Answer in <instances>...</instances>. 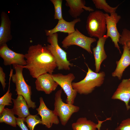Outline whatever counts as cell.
Segmentation results:
<instances>
[{
	"label": "cell",
	"mask_w": 130,
	"mask_h": 130,
	"mask_svg": "<svg viewBox=\"0 0 130 130\" xmlns=\"http://www.w3.org/2000/svg\"><path fill=\"white\" fill-rule=\"evenodd\" d=\"M25 55L26 64L24 68L28 70L33 78H36L46 73L52 74L57 67L54 57L46 46L32 45Z\"/></svg>",
	"instance_id": "6da1fadb"
},
{
	"label": "cell",
	"mask_w": 130,
	"mask_h": 130,
	"mask_svg": "<svg viewBox=\"0 0 130 130\" xmlns=\"http://www.w3.org/2000/svg\"><path fill=\"white\" fill-rule=\"evenodd\" d=\"M86 64L88 70L85 77L79 81L72 83L73 89L81 95L88 94L92 92L96 88L101 86L104 83L105 76L104 72H94Z\"/></svg>",
	"instance_id": "7a4b0ae2"
},
{
	"label": "cell",
	"mask_w": 130,
	"mask_h": 130,
	"mask_svg": "<svg viewBox=\"0 0 130 130\" xmlns=\"http://www.w3.org/2000/svg\"><path fill=\"white\" fill-rule=\"evenodd\" d=\"M86 29L90 37H102L107 32L105 13L99 10L91 12L88 16Z\"/></svg>",
	"instance_id": "3957f363"
},
{
	"label": "cell",
	"mask_w": 130,
	"mask_h": 130,
	"mask_svg": "<svg viewBox=\"0 0 130 130\" xmlns=\"http://www.w3.org/2000/svg\"><path fill=\"white\" fill-rule=\"evenodd\" d=\"M57 33L48 36L47 41L50 44L46 46L54 57L58 69L69 70L73 65L68 60L67 53L59 45Z\"/></svg>",
	"instance_id": "277c9868"
},
{
	"label": "cell",
	"mask_w": 130,
	"mask_h": 130,
	"mask_svg": "<svg viewBox=\"0 0 130 130\" xmlns=\"http://www.w3.org/2000/svg\"><path fill=\"white\" fill-rule=\"evenodd\" d=\"M13 66L15 73L12 74L11 78L13 82L15 84V91L18 95H21L23 97L27 102L29 108L34 109L36 106L35 103L31 99V87L26 83L23 74L24 67L18 65H14Z\"/></svg>",
	"instance_id": "5b68a950"
},
{
	"label": "cell",
	"mask_w": 130,
	"mask_h": 130,
	"mask_svg": "<svg viewBox=\"0 0 130 130\" xmlns=\"http://www.w3.org/2000/svg\"><path fill=\"white\" fill-rule=\"evenodd\" d=\"M62 90V88L58 90L55 94L53 111L59 117L62 124L65 126L72 114L79 111L80 108L73 104L65 103L63 101L61 98Z\"/></svg>",
	"instance_id": "8992f818"
},
{
	"label": "cell",
	"mask_w": 130,
	"mask_h": 130,
	"mask_svg": "<svg viewBox=\"0 0 130 130\" xmlns=\"http://www.w3.org/2000/svg\"><path fill=\"white\" fill-rule=\"evenodd\" d=\"M96 41L94 38L85 36L81 33L77 28L75 31L68 34L61 42L62 47L67 49L72 45L78 46L86 50L90 54H92L91 44Z\"/></svg>",
	"instance_id": "52a82bcc"
},
{
	"label": "cell",
	"mask_w": 130,
	"mask_h": 130,
	"mask_svg": "<svg viewBox=\"0 0 130 130\" xmlns=\"http://www.w3.org/2000/svg\"><path fill=\"white\" fill-rule=\"evenodd\" d=\"M52 76L54 80L61 87L66 94V103L73 104L77 93L72 86V82L75 78L74 74L72 73L66 75L58 73L52 74Z\"/></svg>",
	"instance_id": "ba28073f"
},
{
	"label": "cell",
	"mask_w": 130,
	"mask_h": 130,
	"mask_svg": "<svg viewBox=\"0 0 130 130\" xmlns=\"http://www.w3.org/2000/svg\"><path fill=\"white\" fill-rule=\"evenodd\" d=\"M107 33L105 35L108 38L110 37L114 43L115 46L121 52L118 43L121 35L118 32L117 27V24L121 19V16L116 12L110 14L105 13Z\"/></svg>",
	"instance_id": "9c48e42d"
},
{
	"label": "cell",
	"mask_w": 130,
	"mask_h": 130,
	"mask_svg": "<svg viewBox=\"0 0 130 130\" xmlns=\"http://www.w3.org/2000/svg\"><path fill=\"white\" fill-rule=\"evenodd\" d=\"M0 56L3 59L5 66L18 65L24 66L26 65L25 54L13 51L8 47L6 44L0 46Z\"/></svg>",
	"instance_id": "30bf717a"
},
{
	"label": "cell",
	"mask_w": 130,
	"mask_h": 130,
	"mask_svg": "<svg viewBox=\"0 0 130 130\" xmlns=\"http://www.w3.org/2000/svg\"><path fill=\"white\" fill-rule=\"evenodd\" d=\"M40 105L36 109L38 113L41 117L40 124L45 125L48 128H51L53 124H58L59 123L58 116L53 110L49 109L46 105L42 97L39 98Z\"/></svg>",
	"instance_id": "8fae6325"
},
{
	"label": "cell",
	"mask_w": 130,
	"mask_h": 130,
	"mask_svg": "<svg viewBox=\"0 0 130 130\" xmlns=\"http://www.w3.org/2000/svg\"><path fill=\"white\" fill-rule=\"evenodd\" d=\"M35 83L37 90L44 91L47 94L54 91L58 85L53 79L52 74L48 73L39 76L36 78Z\"/></svg>",
	"instance_id": "7c38bea8"
},
{
	"label": "cell",
	"mask_w": 130,
	"mask_h": 130,
	"mask_svg": "<svg viewBox=\"0 0 130 130\" xmlns=\"http://www.w3.org/2000/svg\"><path fill=\"white\" fill-rule=\"evenodd\" d=\"M111 99H118L125 103L127 110L130 109V78L124 79L118 85L113 93Z\"/></svg>",
	"instance_id": "4fadbf2b"
},
{
	"label": "cell",
	"mask_w": 130,
	"mask_h": 130,
	"mask_svg": "<svg viewBox=\"0 0 130 130\" xmlns=\"http://www.w3.org/2000/svg\"><path fill=\"white\" fill-rule=\"evenodd\" d=\"M0 25V46L6 44L12 38L11 31V22L6 13L1 12Z\"/></svg>",
	"instance_id": "5bb4252c"
},
{
	"label": "cell",
	"mask_w": 130,
	"mask_h": 130,
	"mask_svg": "<svg viewBox=\"0 0 130 130\" xmlns=\"http://www.w3.org/2000/svg\"><path fill=\"white\" fill-rule=\"evenodd\" d=\"M81 21L79 18L75 19L70 22L66 21L63 19L58 20L57 25L53 28L45 30L46 34L48 36L58 32L67 33L68 34H70L75 31V24Z\"/></svg>",
	"instance_id": "9a60e30c"
},
{
	"label": "cell",
	"mask_w": 130,
	"mask_h": 130,
	"mask_svg": "<svg viewBox=\"0 0 130 130\" xmlns=\"http://www.w3.org/2000/svg\"><path fill=\"white\" fill-rule=\"evenodd\" d=\"M123 48L121 57L119 60L116 61V67L112 73V77H117L119 80L121 79L125 70L130 65V50L125 45H123Z\"/></svg>",
	"instance_id": "2e32d148"
},
{
	"label": "cell",
	"mask_w": 130,
	"mask_h": 130,
	"mask_svg": "<svg viewBox=\"0 0 130 130\" xmlns=\"http://www.w3.org/2000/svg\"><path fill=\"white\" fill-rule=\"evenodd\" d=\"M107 38L106 35L98 39L96 46L92 49L95 60V72L98 73L102 62L107 57L104 49V45Z\"/></svg>",
	"instance_id": "e0dca14e"
},
{
	"label": "cell",
	"mask_w": 130,
	"mask_h": 130,
	"mask_svg": "<svg viewBox=\"0 0 130 130\" xmlns=\"http://www.w3.org/2000/svg\"><path fill=\"white\" fill-rule=\"evenodd\" d=\"M65 5L69 7L68 12L70 15L75 19L78 18L83 13L84 10L91 12L94 9L90 7L85 6L84 0H66Z\"/></svg>",
	"instance_id": "ac0fdd59"
},
{
	"label": "cell",
	"mask_w": 130,
	"mask_h": 130,
	"mask_svg": "<svg viewBox=\"0 0 130 130\" xmlns=\"http://www.w3.org/2000/svg\"><path fill=\"white\" fill-rule=\"evenodd\" d=\"M14 106L12 109L14 114L20 118H25L30 114L27 102L23 97L18 95L16 99L12 98Z\"/></svg>",
	"instance_id": "d6986e66"
},
{
	"label": "cell",
	"mask_w": 130,
	"mask_h": 130,
	"mask_svg": "<svg viewBox=\"0 0 130 130\" xmlns=\"http://www.w3.org/2000/svg\"><path fill=\"white\" fill-rule=\"evenodd\" d=\"M97 124L86 117L78 118L72 124L73 130H97Z\"/></svg>",
	"instance_id": "ffe728a7"
},
{
	"label": "cell",
	"mask_w": 130,
	"mask_h": 130,
	"mask_svg": "<svg viewBox=\"0 0 130 130\" xmlns=\"http://www.w3.org/2000/svg\"><path fill=\"white\" fill-rule=\"evenodd\" d=\"M12 109L6 108L0 115V122L4 123L13 127H16V118L14 115Z\"/></svg>",
	"instance_id": "44dd1931"
},
{
	"label": "cell",
	"mask_w": 130,
	"mask_h": 130,
	"mask_svg": "<svg viewBox=\"0 0 130 130\" xmlns=\"http://www.w3.org/2000/svg\"><path fill=\"white\" fill-rule=\"evenodd\" d=\"M96 7L98 9L103 10L106 13L110 14L116 12L119 5L115 7L110 6L105 0H92Z\"/></svg>",
	"instance_id": "7402d4cb"
},
{
	"label": "cell",
	"mask_w": 130,
	"mask_h": 130,
	"mask_svg": "<svg viewBox=\"0 0 130 130\" xmlns=\"http://www.w3.org/2000/svg\"><path fill=\"white\" fill-rule=\"evenodd\" d=\"M54 7V19L59 20L63 19L62 16V0H51Z\"/></svg>",
	"instance_id": "603a6c76"
},
{
	"label": "cell",
	"mask_w": 130,
	"mask_h": 130,
	"mask_svg": "<svg viewBox=\"0 0 130 130\" xmlns=\"http://www.w3.org/2000/svg\"><path fill=\"white\" fill-rule=\"evenodd\" d=\"M24 122L27 123V126L30 130H34L35 126L38 124H40L41 119L37 115H32L30 114L25 119Z\"/></svg>",
	"instance_id": "cb8c5ba5"
},
{
	"label": "cell",
	"mask_w": 130,
	"mask_h": 130,
	"mask_svg": "<svg viewBox=\"0 0 130 130\" xmlns=\"http://www.w3.org/2000/svg\"><path fill=\"white\" fill-rule=\"evenodd\" d=\"M12 74V72H10L8 88L6 93L0 98V105H3L5 106L12 105L11 104L12 103V94L11 92H10L9 88L10 81Z\"/></svg>",
	"instance_id": "d4e9b609"
},
{
	"label": "cell",
	"mask_w": 130,
	"mask_h": 130,
	"mask_svg": "<svg viewBox=\"0 0 130 130\" xmlns=\"http://www.w3.org/2000/svg\"><path fill=\"white\" fill-rule=\"evenodd\" d=\"M119 43L123 46L125 45L130 50V30L126 28L123 30Z\"/></svg>",
	"instance_id": "484cf974"
},
{
	"label": "cell",
	"mask_w": 130,
	"mask_h": 130,
	"mask_svg": "<svg viewBox=\"0 0 130 130\" xmlns=\"http://www.w3.org/2000/svg\"><path fill=\"white\" fill-rule=\"evenodd\" d=\"M116 129L117 130H130V118L123 120Z\"/></svg>",
	"instance_id": "4316f807"
},
{
	"label": "cell",
	"mask_w": 130,
	"mask_h": 130,
	"mask_svg": "<svg viewBox=\"0 0 130 130\" xmlns=\"http://www.w3.org/2000/svg\"><path fill=\"white\" fill-rule=\"evenodd\" d=\"M5 74L4 72L3 68L0 67V81L4 91L6 87V84L5 83Z\"/></svg>",
	"instance_id": "83f0119b"
},
{
	"label": "cell",
	"mask_w": 130,
	"mask_h": 130,
	"mask_svg": "<svg viewBox=\"0 0 130 130\" xmlns=\"http://www.w3.org/2000/svg\"><path fill=\"white\" fill-rule=\"evenodd\" d=\"M25 119L18 117L17 118V124L19 126L21 130H29L24 123Z\"/></svg>",
	"instance_id": "f1b7e54d"
},
{
	"label": "cell",
	"mask_w": 130,
	"mask_h": 130,
	"mask_svg": "<svg viewBox=\"0 0 130 130\" xmlns=\"http://www.w3.org/2000/svg\"><path fill=\"white\" fill-rule=\"evenodd\" d=\"M106 120H105L104 121H100L98 120V124H97V128L98 129V130H100V128L101 127V124L102 123L104 122ZM115 130H117L116 129V128L115 129Z\"/></svg>",
	"instance_id": "f546056e"
},
{
	"label": "cell",
	"mask_w": 130,
	"mask_h": 130,
	"mask_svg": "<svg viewBox=\"0 0 130 130\" xmlns=\"http://www.w3.org/2000/svg\"><path fill=\"white\" fill-rule=\"evenodd\" d=\"M5 106L3 105H0V115H1L4 111Z\"/></svg>",
	"instance_id": "4dcf8cb0"
}]
</instances>
